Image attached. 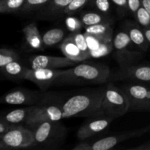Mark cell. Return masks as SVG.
<instances>
[{
    "label": "cell",
    "mask_w": 150,
    "mask_h": 150,
    "mask_svg": "<svg viewBox=\"0 0 150 150\" xmlns=\"http://www.w3.org/2000/svg\"><path fill=\"white\" fill-rule=\"evenodd\" d=\"M109 67L102 63L83 61L71 68L63 70L54 85L102 84L111 80Z\"/></svg>",
    "instance_id": "6da1fadb"
},
{
    "label": "cell",
    "mask_w": 150,
    "mask_h": 150,
    "mask_svg": "<svg viewBox=\"0 0 150 150\" xmlns=\"http://www.w3.org/2000/svg\"><path fill=\"white\" fill-rule=\"evenodd\" d=\"M105 86L78 92L66 99L63 104V119L89 117L100 111Z\"/></svg>",
    "instance_id": "7a4b0ae2"
},
{
    "label": "cell",
    "mask_w": 150,
    "mask_h": 150,
    "mask_svg": "<svg viewBox=\"0 0 150 150\" xmlns=\"http://www.w3.org/2000/svg\"><path fill=\"white\" fill-rule=\"evenodd\" d=\"M26 126L34 136L30 149H58L67 138V128L60 121H42Z\"/></svg>",
    "instance_id": "3957f363"
},
{
    "label": "cell",
    "mask_w": 150,
    "mask_h": 150,
    "mask_svg": "<svg viewBox=\"0 0 150 150\" xmlns=\"http://www.w3.org/2000/svg\"><path fill=\"white\" fill-rule=\"evenodd\" d=\"M64 99L59 94L45 92L43 98L33 108L25 125L42 121H60L63 119L62 107Z\"/></svg>",
    "instance_id": "277c9868"
},
{
    "label": "cell",
    "mask_w": 150,
    "mask_h": 150,
    "mask_svg": "<svg viewBox=\"0 0 150 150\" xmlns=\"http://www.w3.org/2000/svg\"><path fill=\"white\" fill-rule=\"evenodd\" d=\"M113 57L120 67L134 64L143 57L144 52L130 40L125 29L120 30L113 38Z\"/></svg>",
    "instance_id": "5b68a950"
},
{
    "label": "cell",
    "mask_w": 150,
    "mask_h": 150,
    "mask_svg": "<svg viewBox=\"0 0 150 150\" xmlns=\"http://www.w3.org/2000/svg\"><path fill=\"white\" fill-rule=\"evenodd\" d=\"M101 111L114 120L124 116L130 111V103L125 92L120 86L111 82L105 85V92Z\"/></svg>",
    "instance_id": "8992f818"
},
{
    "label": "cell",
    "mask_w": 150,
    "mask_h": 150,
    "mask_svg": "<svg viewBox=\"0 0 150 150\" xmlns=\"http://www.w3.org/2000/svg\"><path fill=\"white\" fill-rule=\"evenodd\" d=\"M149 131V126L137 130L124 131L117 134L105 136L92 142L82 141L73 148V150H108L112 149L119 144L130 140L133 138L139 137Z\"/></svg>",
    "instance_id": "52a82bcc"
},
{
    "label": "cell",
    "mask_w": 150,
    "mask_h": 150,
    "mask_svg": "<svg viewBox=\"0 0 150 150\" xmlns=\"http://www.w3.org/2000/svg\"><path fill=\"white\" fill-rule=\"evenodd\" d=\"M33 143V133L25 125H13L7 133L0 136L1 150L30 148Z\"/></svg>",
    "instance_id": "ba28073f"
},
{
    "label": "cell",
    "mask_w": 150,
    "mask_h": 150,
    "mask_svg": "<svg viewBox=\"0 0 150 150\" xmlns=\"http://www.w3.org/2000/svg\"><path fill=\"white\" fill-rule=\"evenodd\" d=\"M150 83L130 82L120 86L130 103V111H150Z\"/></svg>",
    "instance_id": "9c48e42d"
},
{
    "label": "cell",
    "mask_w": 150,
    "mask_h": 150,
    "mask_svg": "<svg viewBox=\"0 0 150 150\" xmlns=\"http://www.w3.org/2000/svg\"><path fill=\"white\" fill-rule=\"evenodd\" d=\"M113 121L114 119L104 114L100 110L96 114L87 117V120L78 130L77 138L81 142L87 140L106 130Z\"/></svg>",
    "instance_id": "30bf717a"
},
{
    "label": "cell",
    "mask_w": 150,
    "mask_h": 150,
    "mask_svg": "<svg viewBox=\"0 0 150 150\" xmlns=\"http://www.w3.org/2000/svg\"><path fill=\"white\" fill-rule=\"evenodd\" d=\"M45 92L44 91L32 90L26 88H16L4 94L1 97V103L7 105H35L43 98Z\"/></svg>",
    "instance_id": "8fae6325"
},
{
    "label": "cell",
    "mask_w": 150,
    "mask_h": 150,
    "mask_svg": "<svg viewBox=\"0 0 150 150\" xmlns=\"http://www.w3.org/2000/svg\"><path fill=\"white\" fill-rule=\"evenodd\" d=\"M111 79L150 83V64H134L126 67H120L117 72L111 74Z\"/></svg>",
    "instance_id": "7c38bea8"
},
{
    "label": "cell",
    "mask_w": 150,
    "mask_h": 150,
    "mask_svg": "<svg viewBox=\"0 0 150 150\" xmlns=\"http://www.w3.org/2000/svg\"><path fill=\"white\" fill-rule=\"evenodd\" d=\"M63 70L47 68H28L25 74L24 80L33 82L42 91H45L54 85L56 79L62 74Z\"/></svg>",
    "instance_id": "4fadbf2b"
},
{
    "label": "cell",
    "mask_w": 150,
    "mask_h": 150,
    "mask_svg": "<svg viewBox=\"0 0 150 150\" xmlns=\"http://www.w3.org/2000/svg\"><path fill=\"white\" fill-rule=\"evenodd\" d=\"M29 68H47L57 70L67 67L74 66L76 62L67 58V57H55L48 55H36L31 57L29 60Z\"/></svg>",
    "instance_id": "5bb4252c"
},
{
    "label": "cell",
    "mask_w": 150,
    "mask_h": 150,
    "mask_svg": "<svg viewBox=\"0 0 150 150\" xmlns=\"http://www.w3.org/2000/svg\"><path fill=\"white\" fill-rule=\"evenodd\" d=\"M72 0H50L41 10L35 15L42 20H56L64 16V11Z\"/></svg>",
    "instance_id": "9a60e30c"
},
{
    "label": "cell",
    "mask_w": 150,
    "mask_h": 150,
    "mask_svg": "<svg viewBox=\"0 0 150 150\" xmlns=\"http://www.w3.org/2000/svg\"><path fill=\"white\" fill-rule=\"evenodd\" d=\"M128 34L131 42L143 52H146L149 48V44L146 40L144 29L137 22L127 21L124 28Z\"/></svg>",
    "instance_id": "2e32d148"
},
{
    "label": "cell",
    "mask_w": 150,
    "mask_h": 150,
    "mask_svg": "<svg viewBox=\"0 0 150 150\" xmlns=\"http://www.w3.org/2000/svg\"><path fill=\"white\" fill-rule=\"evenodd\" d=\"M59 48L65 57L76 62H81L90 58L89 56L79 48L73 40L71 34L64 38L62 42L60 44Z\"/></svg>",
    "instance_id": "e0dca14e"
},
{
    "label": "cell",
    "mask_w": 150,
    "mask_h": 150,
    "mask_svg": "<svg viewBox=\"0 0 150 150\" xmlns=\"http://www.w3.org/2000/svg\"><path fill=\"white\" fill-rule=\"evenodd\" d=\"M22 31L26 42L31 48L39 51H42L44 49L45 45L42 40V35H41L35 22L26 25Z\"/></svg>",
    "instance_id": "ac0fdd59"
},
{
    "label": "cell",
    "mask_w": 150,
    "mask_h": 150,
    "mask_svg": "<svg viewBox=\"0 0 150 150\" xmlns=\"http://www.w3.org/2000/svg\"><path fill=\"white\" fill-rule=\"evenodd\" d=\"M33 108L32 106H26L23 108H16L13 111L1 115V119L7 122L11 125H25L28 117L30 115Z\"/></svg>",
    "instance_id": "d6986e66"
},
{
    "label": "cell",
    "mask_w": 150,
    "mask_h": 150,
    "mask_svg": "<svg viewBox=\"0 0 150 150\" xmlns=\"http://www.w3.org/2000/svg\"><path fill=\"white\" fill-rule=\"evenodd\" d=\"M29 67H26L20 60L12 62L7 65L0 68L1 73L5 77L13 80H22L24 79L25 74Z\"/></svg>",
    "instance_id": "ffe728a7"
},
{
    "label": "cell",
    "mask_w": 150,
    "mask_h": 150,
    "mask_svg": "<svg viewBox=\"0 0 150 150\" xmlns=\"http://www.w3.org/2000/svg\"><path fill=\"white\" fill-rule=\"evenodd\" d=\"M111 21H112L111 16L103 14L98 10L83 12L80 16V22L83 27Z\"/></svg>",
    "instance_id": "44dd1931"
},
{
    "label": "cell",
    "mask_w": 150,
    "mask_h": 150,
    "mask_svg": "<svg viewBox=\"0 0 150 150\" xmlns=\"http://www.w3.org/2000/svg\"><path fill=\"white\" fill-rule=\"evenodd\" d=\"M66 30L63 28L56 27L49 29L42 35L45 47H52L61 44L65 38Z\"/></svg>",
    "instance_id": "7402d4cb"
},
{
    "label": "cell",
    "mask_w": 150,
    "mask_h": 150,
    "mask_svg": "<svg viewBox=\"0 0 150 150\" xmlns=\"http://www.w3.org/2000/svg\"><path fill=\"white\" fill-rule=\"evenodd\" d=\"M111 21L103 22V23H98L92 26L84 27L86 35H92L95 37H101V38H110L112 35V27H111Z\"/></svg>",
    "instance_id": "603a6c76"
},
{
    "label": "cell",
    "mask_w": 150,
    "mask_h": 150,
    "mask_svg": "<svg viewBox=\"0 0 150 150\" xmlns=\"http://www.w3.org/2000/svg\"><path fill=\"white\" fill-rule=\"evenodd\" d=\"M49 1L50 0H26V2L19 13V15L35 16L37 13L43 8Z\"/></svg>",
    "instance_id": "cb8c5ba5"
},
{
    "label": "cell",
    "mask_w": 150,
    "mask_h": 150,
    "mask_svg": "<svg viewBox=\"0 0 150 150\" xmlns=\"http://www.w3.org/2000/svg\"><path fill=\"white\" fill-rule=\"evenodd\" d=\"M26 0H0L1 13L19 14Z\"/></svg>",
    "instance_id": "d4e9b609"
},
{
    "label": "cell",
    "mask_w": 150,
    "mask_h": 150,
    "mask_svg": "<svg viewBox=\"0 0 150 150\" xmlns=\"http://www.w3.org/2000/svg\"><path fill=\"white\" fill-rule=\"evenodd\" d=\"M17 60H20V57L14 50L7 48H1L0 49V68Z\"/></svg>",
    "instance_id": "484cf974"
},
{
    "label": "cell",
    "mask_w": 150,
    "mask_h": 150,
    "mask_svg": "<svg viewBox=\"0 0 150 150\" xmlns=\"http://www.w3.org/2000/svg\"><path fill=\"white\" fill-rule=\"evenodd\" d=\"M71 35L76 43L79 47V48L82 51H83L85 54H87L88 56H89L90 57H92L85 33H82L80 31H75L74 32L71 33Z\"/></svg>",
    "instance_id": "4316f807"
},
{
    "label": "cell",
    "mask_w": 150,
    "mask_h": 150,
    "mask_svg": "<svg viewBox=\"0 0 150 150\" xmlns=\"http://www.w3.org/2000/svg\"><path fill=\"white\" fill-rule=\"evenodd\" d=\"M91 1L92 0H72L64 11V16H70L75 15L89 4Z\"/></svg>",
    "instance_id": "83f0119b"
},
{
    "label": "cell",
    "mask_w": 150,
    "mask_h": 150,
    "mask_svg": "<svg viewBox=\"0 0 150 150\" xmlns=\"http://www.w3.org/2000/svg\"><path fill=\"white\" fill-rule=\"evenodd\" d=\"M134 18L142 28L150 27V13L144 7L141 6L139 7Z\"/></svg>",
    "instance_id": "f1b7e54d"
},
{
    "label": "cell",
    "mask_w": 150,
    "mask_h": 150,
    "mask_svg": "<svg viewBox=\"0 0 150 150\" xmlns=\"http://www.w3.org/2000/svg\"><path fill=\"white\" fill-rule=\"evenodd\" d=\"M95 7L96 10L106 16H111V9H112V1L111 0H92L91 2Z\"/></svg>",
    "instance_id": "f546056e"
},
{
    "label": "cell",
    "mask_w": 150,
    "mask_h": 150,
    "mask_svg": "<svg viewBox=\"0 0 150 150\" xmlns=\"http://www.w3.org/2000/svg\"><path fill=\"white\" fill-rule=\"evenodd\" d=\"M111 1L120 16L123 17L128 14L129 10L127 0H111Z\"/></svg>",
    "instance_id": "4dcf8cb0"
},
{
    "label": "cell",
    "mask_w": 150,
    "mask_h": 150,
    "mask_svg": "<svg viewBox=\"0 0 150 150\" xmlns=\"http://www.w3.org/2000/svg\"><path fill=\"white\" fill-rule=\"evenodd\" d=\"M127 1L129 13L134 17L137 10L142 6V1L141 0H127Z\"/></svg>",
    "instance_id": "1f68e13d"
},
{
    "label": "cell",
    "mask_w": 150,
    "mask_h": 150,
    "mask_svg": "<svg viewBox=\"0 0 150 150\" xmlns=\"http://www.w3.org/2000/svg\"><path fill=\"white\" fill-rule=\"evenodd\" d=\"M12 126L13 125L7 123V122L3 120L2 119H0V136L7 133L11 128Z\"/></svg>",
    "instance_id": "d6a6232c"
},
{
    "label": "cell",
    "mask_w": 150,
    "mask_h": 150,
    "mask_svg": "<svg viewBox=\"0 0 150 150\" xmlns=\"http://www.w3.org/2000/svg\"><path fill=\"white\" fill-rule=\"evenodd\" d=\"M130 149L133 150H150V141L146 142V143L144 144L141 145V146H136V147L130 148Z\"/></svg>",
    "instance_id": "836d02e7"
},
{
    "label": "cell",
    "mask_w": 150,
    "mask_h": 150,
    "mask_svg": "<svg viewBox=\"0 0 150 150\" xmlns=\"http://www.w3.org/2000/svg\"><path fill=\"white\" fill-rule=\"evenodd\" d=\"M141 1L142 7H144L150 13V0H141Z\"/></svg>",
    "instance_id": "e575fe53"
},
{
    "label": "cell",
    "mask_w": 150,
    "mask_h": 150,
    "mask_svg": "<svg viewBox=\"0 0 150 150\" xmlns=\"http://www.w3.org/2000/svg\"><path fill=\"white\" fill-rule=\"evenodd\" d=\"M144 31L145 35H146V40H147L149 44V47H150V27H147V28H143Z\"/></svg>",
    "instance_id": "d590c367"
},
{
    "label": "cell",
    "mask_w": 150,
    "mask_h": 150,
    "mask_svg": "<svg viewBox=\"0 0 150 150\" xmlns=\"http://www.w3.org/2000/svg\"><path fill=\"white\" fill-rule=\"evenodd\" d=\"M149 130L150 131V125H149Z\"/></svg>",
    "instance_id": "8d00e7d4"
}]
</instances>
